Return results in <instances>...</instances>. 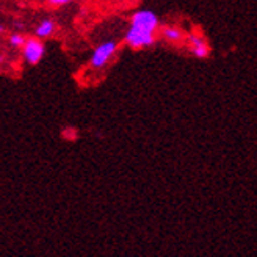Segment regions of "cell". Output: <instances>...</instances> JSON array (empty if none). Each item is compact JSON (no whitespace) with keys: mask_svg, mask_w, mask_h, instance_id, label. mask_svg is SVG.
Wrapping results in <instances>:
<instances>
[{"mask_svg":"<svg viewBox=\"0 0 257 257\" xmlns=\"http://www.w3.org/2000/svg\"><path fill=\"white\" fill-rule=\"evenodd\" d=\"M184 44L187 46V50L190 52V55L196 57V58L204 60L210 55V44L207 41V38H205L202 33H199L198 30L188 32Z\"/></svg>","mask_w":257,"mask_h":257,"instance_id":"cell-5","label":"cell"},{"mask_svg":"<svg viewBox=\"0 0 257 257\" xmlns=\"http://www.w3.org/2000/svg\"><path fill=\"white\" fill-rule=\"evenodd\" d=\"M157 36H159V33H156V32H149V30L134 27V25H128L124 33L122 41L128 49L141 50V49H148L156 44Z\"/></svg>","mask_w":257,"mask_h":257,"instance_id":"cell-2","label":"cell"},{"mask_svg":"<svg viewBox=\"0 0 257 257\" xmlns=\"http://www.w3.org/2000/svg\"><path fill=\"white\" fill-rule=\"evenodd\" d=\"M74 0H47V4L54 8H61V7H66L69 4H72Z\"/></svg>","mask_w":257,"mask_h":257,"instance_id":"cell-9","label":"cell"},{"mask_svg":"<svg viewBox=\"0 0 257 257\" xmlns=\"http://www.w3.org/2000/svg\"><path fill=\"white\" fill-rule=\"evenodd\" d=\"M128 25H134V27H138V29H143V30H149V32L159 33L162 24H160L159 16L152 10L140 8V10H135L132 13L131 21H128Z\"/></svg>","mask_w":257,"mask_h":257,"instance_id":"cell-4","label":"cell"},{"mask_svg":"<svg viewBox=\"0 0 257 257\" xmlns=\"http://www.w3.org/2000/svg\"><path fill=\"white\" fill-rule=\"evenodd\" d=\"M57 32V22L54 19H43L40 21V24L35 27V36L40 38V40H47V38H52Z\"/></svg>","mask_w":257,"mask_h":257,"instance_id":"cell-7","label":"cell"},{"mask_svg":"<svg viewBox=\"0 0 257 257\" xmlns=\"http://www.w3.org/2000/svg\"><path fill=\"white\" fill-rule=\"evenodd\" d=\"M4 32H5V27H4V25H2V24H0V35H2Z\"/></svg>","mask_w":257,"mask_h":257,"instance_id":"cell-10","label":"cell"},{"mask_svg":"<svg viewBox=\"0 0 257 257\" xmlns=\"http://www.w3.org/2000/svg\"><path fill=\"white\" fill-rule=\"evenodd\" d=\"M119 52V43L116 40H108V41H102L99 43L93 54L91 58H89V68L94 69V71H102L105 69L108 64L116 58Z\"/></svg>","mask_w":257,"mask_h":257,"instance_id":"cell-1","label":"cell"},{"mask_svg":"<svg viewBox=\"0 0 257 257\" xmlns=\"http://www.w3.org/2000/svg\"><path fill=\"white\" fill-rule=\"evenodd\" d=\"M159 35H160V38L165 43L173 44V46H181V44L185 43L187 32L184 29L179 27V25L166 24V25H160Z\"/></svg>","mask_w":257,"mask_h":257,"instance_id":"cell-6","label":"cell"},{"mask_svg":"<svg viewBox=\"0 0 257 257\" xmlns=\"http://www.w3.org/2000/svg\"><path fill=\"white\" fill-rule=\"evenodd\" d=\"M21 54H22V60L25 64L35 66V64H38L44 58V54H46L44 41L36 36H29L21 49Z\"/></svg>","mask_w":257,"mask_h":257,"instance_id":"cell-3","label":"cell"},{"mask_svg":"<svg viewBox=\"0 0 257 257\" xmlns=\"http://www.w3.org/2000/svg\"><path fill=\"white\" fill-rule=\"evenodd\" d=\"M25 40H27V36H25L24 33H21V32H13L10 36H8V44L13 47V49H22V46H24V43H25Z\"/></svg>","mask_w":257,"mask_h":257,"instance_id":"cell-8","label":"cell"}]
</instances>
